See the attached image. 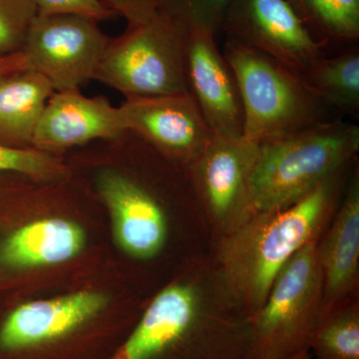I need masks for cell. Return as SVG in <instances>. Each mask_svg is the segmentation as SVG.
Segmentation results:
<instances>
[{"mask_svg":"<svg viewBox=\"0 0 359 359\" xmlns=\"http://www.w3.org/2000/svg\"><path fill=\"white\" fill-rule=\"evenodd\" d=\"M252 344L249 316L202 263L156 295L110 359H250Z\"/></svg>","mask_w":359,"mask_h":359,"instance_id":"6da1fadb","label":"cell"},{"mask_svg":"<svg viewBox=\"0 0 359 359\" xmlns=\"http://www.w3.org/2000/svg\"><path fill=\"white\" fill-rule=\"evenodd\" d=\"M344 175L328 180L290 207L255 214L219 238L215 266L248 316L263 306L290 259L320 240L341 200Z\"/></svg>","mask_w":359,"mask_h":359,"instance_id":"7a4b0ae2","label":"cell"},{"mask_svg":"<svg viewBox=\"0 0 359 359\" xmlns=\"http://www.w3.org/2000/svg\"><path fill=\"white\" fill-rule=\"evenodd\" d=\"M358 151V125L340 120H323L261 144L252 177L255 214L290 207L346 173Z\"/></svg>","mask_w":359,"mask_h":359,"instance_id":"3957f363","label":"cell"},{"mask_svg":"<svg viewBox=\"0 0 359 359\" xmlns=\"http://www.w3.org/2000/svg\"><path fill=\"white\" fill-rule=\"evenodd\" d=\"M222 51L237 83L247 140L261 145L327 120V107L285 66L230 39Z\"/></svg>","mask_w":359,"mask_h":359,"instance_id":"277c9868","label":"cell"},{"mask_svg":"<svg viewBox=\"0 0 359 359\" xmlns=\"http://www.w3.org/2000/svg\"><path fill=\"white\" fill-rule=\"evenodd\" d=\"M183 28L181 15L164 1L154 18L109 40L94 80L124 97L187 93Z\"/></svg>","mask_w":359,"mask_h":359,"instance_id":"5b68a950","label":"cell"},{"mask_svg":"<svg viewBox=\"0 0 359 359\" xmlns=\"http://www.w3.org/2000/svg\"><path fill=\"white\" fill-rule=\"evenodd\" d=\"M318 243L306 245L290 259L263 306L249 316L250 359H290L309 351L323 316Z\"/></svg>","mask_w":359,"mask_h":359,"instance_id":"8992f818","label":"cell"},{"mask_svg":"<svg viewBox=\"0 0 359 359\" xmlns=\"http://www.w3.org/2000/svg\"><path fill=\"white\" fill-rule=\"evenodd\" d=\"M109 40L92 18L39 14L20 52L26 68L42 75L54 91L81 90L95 78Z\"/></svg>","mask_w":359,"mask_h":359,"instance_id":"52a82bcc","label":"cell"},{"mask_svg":"<svg viewBox=\"0 0 359 359\" xmlns=\"http://www.w3.org/2000/svg\"><path fill=\"white\" fill-rule=\"evenodd\" d=\"M259 145L244 137H216L186 170L198 204L219 238L228 235L255 215L252 177Z\"/></svg>","mask_w":359,"mask_h":359,"instance_id":"ba28073f","label":"cell"},{"mask_svg":"<svg viewBox=\"0 0 359 359\" xmlns=\"http://www.w3.org/2000/svg\"><path fill=\"white\" fill-rule=\"evenodd\" d=\"M119 108L128 131L184 171L217 137L190 92L125 97Z\"/></svg>","mask_w":359,"mask_h":359,"instance_id":"9c48e42d","label":"cell"},{"mask_svg":"<svg viewBox=\"0 0 359 359\" xmlns=\"http://www.w3.org/2000/svg\"><path fill=\"white\" fill-rule=\"evenodd\" d=\"M229 39L262 52L301 77L320 57L316 40L290 0H231L223 25Z\"/></svg>","mask_w":359,"mask_h":359,"instance_id":"30bf717a","label":"cell"},{"mask_svg":"<svg viewBox=\"0 0 359 359\" xmlns=\"http://www.w3.org/2000/svg\"><path fill=\"white\" fill-rule=\"evenodd\" d=\"M69 178L54 183L33 184L28 189V199L36 216L14 229L2 241V268L26 271L57 266L75 259L84 250L86 236L82 226L63 212H58Z\"/></svg>","mask_w":359,"mask_h":359,"instance_id":"8fae6325","label":"cell"},{"mask_svg":"<svg viewBox=\"0 0 359 359\" xmlns=\"http://www.w3.org/2000/svg\"><path fill=\"white\" fill-rule=\"evenodd\" d=\"M167 4V2H166ZM171 6L183 20L187 86L217 137L243 136V111L235 77L216 40V30Z\"/></svg>","mask_w":359,"mask_h":359,"instance_id":"7c38bea8","label":"cell"},{"mask_svg":"<svg viewBox=\"0 0 359 359\" xmlns=\"http://www.w3.org/2000/svg\"><path fill=\"white\" fill-rule=\"evenodd\" d=\"M126 131L119 106L108 97L85 96L81 90L55 91L40 117L33 148L65 158L75 149L118 138Z\"/></svg>","mask_w":359,"mask_h":359,"instance_id":"4fadbf2b","label":"cell"},{"mask_svg":"<svg viewBox=\"0 0 359 359\" xmlns=\"http://www.w3.org/2000/svg\"><path fill=\"white\" fill-rule=\"evenodd\" d=\"M323 242L318 259L323 276V313L347 299L358 287L359 175L349 181Z\"/></svg>","mask_w":359,"mask_h":359,"instance_id":"5bb4252c","label":"cell"},{"mask_svg":"<svg viewBox=\"0 0 359 359\" xmlns=\"http://www.w3.org/2000/svg\"><path fill=\"white\" fill-rule=\"evenodd\" d=\"M53 87L28 68L0 76V144L32 149L37 125Z\"/></svg>","mask_w":359,"mask_h":359,"instance_id":"9a60e30c","label":"cell"},{"mask_svg":"<svg viewBox=\"0 0 359 359\" xmlns=\"http://www.w3.org/2000/svg\"><path fill=\"white\" fill-rule=\"evenodd\" d=\"M301 79L311 94L325 107L359 117V52L358 49L323 55Z\"/></svg>","mask_w":359,"mask_h":359,"instance_id":"2e32d148","label":"cell"},{"mask_svg":"<svg viewBox=\"0 0 359 359\" xmlns=\"http://www.w3.org/2000/svg\"><path fill=\"white\" fill-rule=\"evenodd\" d=\"M309 351L316 359H359V304L355 297L323 313Z\"/></svg>","mask_w":359,"mask_h":359,"instance_id":"e0dca14e","label":"cell"},{"mask_svg":"<svg viewBox=\"0 0 359 359\" xmlns=\"http://www.w3.org/2000/svg\"><path fill=\"white\" fill-rule=\"evenodd\" d=\"M299 15L313 26L316 39L353 42L359 37V0H295Z\"/></svg>","mask_w":359,"mask_h":359,"instance_id":"ac0fdd59","label":"cell"},{"mask_svg":"<svg viewBox=\"0 0 359 359\" xmlns=\"http://www.w3.org/2000/svg\"><path fill=\"white\" fill-rule=\"evenodd\" d=\"M0 174L18 175L37 184L54 183L69 178L65 158L37 149L7 147L0 144Z\"/></svg>","mask_w":359,"mask_h":359,"instance_id":"d6986e66","label":"cell"},{"mask_svg":"<svg viewBox=\"0 0 359 359\" xmlns=\"http://www.w3.org/2000/svg\"><path fill=\"white\" fill-rule=\"evenodd\" d=\"M37 15L34 0H0V56L22 50Z\"/></svg>","mask_w":359,"mask_h":359,"instance_id":"ffe728a7","label":"cell"},{"mask_svg":"<svg viewBox=\"0 0 359 359\" xmlns=\"http://www.w3.org/2000/svg\"><path fill=\"white\" fill-rule=\"evenodd\" d=\"M40 15L76 14L96 21L116 15L107 0H34Z\"/></svg>","mask_w":359,"mask_h":359,"instance_id":"44dd1931","label":"cell"},{"mask_svg":"<svg viewBox=\"0 0 359 359\" xmlns=\"http://www.w3.org/2000/svg\"><path fill=\"white\" fill-rule=\"evenodd\" d=\"M180 11L207 23L218 32L231 0H166Z\"/></svg>","mask_w":359,"mask_h":359,"instance_id":"7402d4cb","label":"cell"},{"mask_svg":"<svg viewBox=\"0 0 359 359\" xmlns=\"http://www.w3.org/2000/svg\"><path fill=\"white\" fill-rule=\"evenodd\" d=\"M165 0H107L116 14H120L128 25L147 22L160 11Z\"/></svg>","mask_w":359,"mask_h":359,"instance_id":"603a6c76","label":"cell"},{"mask_svg":"<svg viewBox=\"0 0 359 359\" xmlns=\"http://www.w3.org/2000/svg\"><path fill=\"white\" fill-rule=\"evenodd\" d=\"M34 182L18 175L0 174V207L14 194L29 186Z\"/></svg>","mask_w":359,"mask_h":359,"instance_id":"cb8c5ba5","label":"cell"},{"mask_svg":"<svg viewBox=\"0 0 359 359\" xmlns=\"http://www.w3.org/2000/svg\"><path fill=\"white\" fill-rule=\"evenodd\" d=\"M26 68L25 58L21 52L11 55L0 56V76L13 71Z\"/></svg>","mask_w":359,"mask_h":359,"instance_id":"d4e9b609","label":"cell"},{"mask_svg":"<svg viewBox=\"0 0 359 359\" xmlns=\"http://www.w3.org/2000/svg\"><path fill=\"white\" fill-rule=\"evenodd\" d=\"M311 351H308V353L299 354V355L294 356V358H292L290 359H311Z\"/></svg>","mask_w":359,"mask_h":359,"instance_id":"484cf974","label":"cell"}]
</instances>
